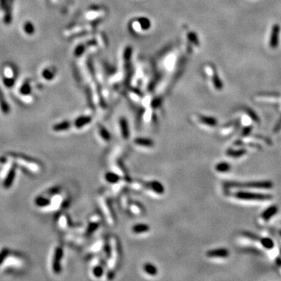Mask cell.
Returning a JSON list of instances; mask_svg holds the SVG:
<instances>
[{
  "label": "cell",
  "mask_w": 281,
  "mask_h": 281,
  "mask_svg": "<svg viewBox=\"0 0 281 281\" xmlns=\"http://www.w3.org/2000/svg\"><path fill=\"white\" fill-rule=\"evenodd\" d=\"M279 33H280V26L278 24H275L272 28L270 39H269V46L272 49H276L279 46Z\"/></svg>",
  "instance_id": "277c9868"
},
{
  "label": "cell",
  "mask_w": 281,
  "mask_h": 281,
  "mask_svg": "<svg viewBox=\"0 0 281 281\" xmlns=\"http://www.w3.org/2000/svg\"><path fill=\"white\" fill-rule=\"evenodd\" d=\"M205 255L209 258H226L230 255V251L227 248H220L216 249H210L206 251Z\"/></svg>",
  "instance_id": "3957f363"
},
{
  "label": "cell",
  "mask_w": 281,
  "mask_h": 281,
  "mask_svg": "<svg viewBox=\"0 0 281 281\" xmlns=\"http://www.w3.org/2000/svg\"><path fill=\"white\" fill-rule=\"evenodd\" d=\"M63 250L62 248H56V252H55L54 258H53V269L56 273H59L61 271V265H60V261L63 257Z\"/></svg>",
  "instance_id": "8992f818"
},
{
  "label": "cell",
  "mask_w": 281,
  "mask_h": 281,
  "mask_svg": "<svg viewBox=\"0 0 281 281\" xmlns=\"http://www.w3.org/2000/svg\"><path fill=\"white\" fill-rule=\"evenodd\" d=\"M277 210L278 209L276 206H272V207H270V208L268 209H266L264 212V213L262 215V218L264 220H265V221H267V220H269L272 216L276 215V213H277Z\"/></svg>",
  "instance_id": "2e32d148"
},
{
  "label": "cell",
  "mask_w": 281,
  "mask_h": 281,
  "mask_svg": "<svg viewBox=\"0 0 281 281\" xmlns=\"http://www.w3.org/2000/svg\"><path fill=\"white\" fill-rule=\"evenodd\" d=\"M92 273L93 276H95L96 278H101L102 276L103 273H104L103 268L102 267L101 265H96V266L93 268Z\"/></svg>",
  "instance_id": "ffe728a7"
},
{
  "label": "cell",
  "mask_w": 281,
  "mask_h": 281,
  "mask_svg": "<svg viewBox=\"0 0 281 281\" xmlns=\"http://www.w3.org/2000/svg\"><path fill=\"white\" fill-rule=\"evenodd\" d=\"M14 177H15V169L12 168V169L9 172L7 176L6 177L5 180H4L3 185L4 187H5V188H9V187L12 185V183H13Z\"/></svg>",
  "instance_id": "9a60e30c"
},
{
  "label": "cell",
  "mask_w": 281,
  "mask_h": 281,
  "mask_svg": "<svg viewBox=\"0 0 281 281\" xmlns=\"http://www.w3.org/2000/svg\"><path fill=\"white\" fill-rule=\"evenodd\" d=\"M262 244L265 247V248H270L273 246V242L272 241V240L269 239V238H264L262 240Z\"/></svg>",
  "instance_id": "603a6c76"
},
{
  "label": "cell",
  "mask_w": 281,
  "mask_h": 281,
  "mask_svg": "<svg viewBox=\"0 0 281 281\" xmlns=\"http://www.w3.org/2000/svg\"><path fill=\"white\" fill-rule=\"evenodd\" d=\"M213 84H214V86H215L216 89L222 90V88H223V83H222L220 78L216 75V74H215L214 77H213Z\"/></svg>",
  "instance_id": "44dd1931"
},
{
  "label": "cell",
  "mask_w": 281,
  "mask_h": 281,
  "mask_svg": "<svg viewBox=\"0 0 281 281\" xmlns=\"http://www.w3.org/2000/svg\"><path fill=\"white\" fill-rule=\"evenodd\" d=\"M105 181L108 182L109 183H116L120 181V176L116 173H113V172H107L104 175Z\"/></svg>",
  "instance_id": "4fadbf2b"
},
{
  "label": "cell",
  "mask_w": 281,
  "mask_h": 281,
  "mask_svg": "<svg viewBox=\"0 0 281 281\" xmlns=\"http://www.w3.org/2000/svg\"><path fill=\"white\" fill-rule=\"evenodd\" d=\"M231 165L229 164V163H227V162H219V163H217L215 166L216 171L221 173H227V172H229L231 170Z\"/></svg>",
  "instance_id": "5bb4252c"
},
{
  "label": "cell",
  "mask_w": 281,
  "mask_h": 281,
  "mask_svg": "<svg viewBox=\"0 0 281 281\" xmlns=\"http://www.w3.org/2000/svg\"><path fill=\"white\" fill-rule=\"evenodd\" d=\"M144 272L149 276H155L158 274V269L156 265L151 262H146L143 265Z\"/></svg>",
  "instance_id": "30bf717a"
},
{
  "label": "cell",
  "mask_w": 281,
  "mask_h": 281,
  "mask_svg": "<svg viewBox=\"0 0 281 281\" xmlns=\"http://www.w3.org/2000/svg\"><path fill=\"white\" fill-rule=\"evenodd\" d=\"M135 145L144 148H153L155 146V142L151 138H136L134 140Z\"/></svg>",
  "instance_id": "52a82bcc"
},
{
  "label": "cell",
  "mask_w": 281,
  "mask_h": 281,
  "mask_svg": "<svg viewBox=\"0 0 281 281\" xmlns=\"http://www.w3.org/2000/svg\"><path fill=\"white\" fill-rule=\"evenodd\" d=\"M5 256H6V251H2V253H1V255H0V263H1V262H2V259H3Z\"/></svg>",
  "instance_id": "d4e9b609"
},
{
  "label": "cell",
  "mask_w": 281,
  "mask_h": 281,
  "mask_svg": "<svg viewBox=\"0 0 281 281\" xmlns=\"http://www.w3.org/2000/svg\"><path fill=\"white\" fill-rule=\"evenodd\" d=\"M198 120L209 127H216L218 124V121L216 118L212 116H199Z\"/></svg>",
  "instance_id": "8fae6325"
},
{
  "label": "cell",
  "mask_w": 281,
  "mask_h": 281,
  "mask_svg": "<svg viewBox=\"0 0 281 281\" xmlns=\"http://www.w3.org/2000/svg\"><path fill=\"white\" fill-rule=\"evenodd\" d=\"M248 115H249L250 116H251V118H252V120H255V121H258V116H257L256 114H255V113H254L251 109H248Z\"/></svg>",
  "instance_id": "cb8c5ba5"
},
{
  "label": "cell",
  "mask_w": 281,
  "mask_h": 281,
  "mask_svg": "<svg viewBox=\"0 0 281 281\" xmlns=\"http://www.w3.org/2000/svg\"><path fill=\"white\" fill-rule=\"evenodd\" d=\"M70 123L68 121H63V122L60 123V124H56L54 126V131H66L68 128H70Z\"/></svg>",
  "instance_id": "ac0fdd59"
},
{
  "label": "cell",
  "mask_w": 281,
  "mask_h": 281,
  "mask_svg": "<svg viewBox=\"0 0 281 281\" xmlns=\"http://www.w3.org/2000/svg\"><path fill=\"white\" fill-rule=\"evenodd\" d=\"M120 128L121 135L124 140H128L130 137V129L128 120L124 117L120 119Z\"/></svg>",
  "instance_id": "ba28073f"
},
{
  "label": "cell",
  "mask_w": 281,
  "mask_h": 281,
  "mask_svg": "<svg viewBox=\"0 0 281 281\" xmlns=\"http://www.w3.org/2000/svg\"><path fill=\"white\" fill-rule=\"evenodd\" d=\"M35 203H36L37 205H39V207H45V206H47L49 204V201L42 197H39L38 198H36Z\"/></svg>",
  "instance_id": "7402d4cb"
},
{
  "label": "cell",
  "mask_w": 281,
  "mask_h": 281,
  "mask_svg": "<svg viewBox=\"0 0 281 281\" xmlns=\"http://www.w3.org/2000/svg\"><path fill=\"white\" fill-rule=\"evenodd\" d=\"M91 122V117L87 116H80L79 117V118H77V119L76 120L75 122H74V127H76L77 129H80V128H84V126L89 124Z\"/></svg>",
  "instance_id": "7c38bea8"
},
{
  "label": "cell",
  "mask_w": 281,
  "mask_h": 281,
  "mask_svg": "<svg viewBox=\"0 0 281 281\" xmlns=\"http://www.w3.org/2000/svg\"><path fill=\"white\" fill-rule=\"evenodd\" d=\"M236 198L245 201H268L272 198L269 194H262L259 193H252L247 191H238L233 194Z\"/></svg>",
  "instance_id": "6da1fadb"
},
{
  "label": "cell",
  "mask_w": 281,
  "mask_h": 281,
  "mask_svg": "<svg viewBox=\"0 0 281 281\" xmlns=\"http://www.w3.org/2000/svg\"><path fill=\"white\" fill-rule=\"evenodd\" d=\"M150 229V227L146 224H137L133 226L131 231L135 234H142L148 233Z\"/></svg>",
  "instance_id": "9c48e42d"
},
{
  "label": "cell",
  "mask_w": 281,
  "mask_h": 281,
  "mask_svg": "<svg viewBox=\"0 0 281 281\" xmlns=\"http://www.w3.org/2000/svg\"><path fill=\"white\" fill-rule=\"evenodd\" d=\"M246 152V151L244 149H241V150H233V149H228L227 152V154L230 157H233V158H238L241 156L242 155Z\"/></svg>",
  "instance_id": "d6986e66"
},
{
  "label": "cell",
  "mask_w": 281,
  "mask_h": 281,
  "mask_svg": "<svg viewBox=\"0 0 281 281\" xmlns=\"http://www.w3.org/2000/svg\"><path fill=\"white\" fill-rule=\"evenodd\" d=\"M98 132H99V135L100 136H101V138H102L105 142H109L110 140H111V135L109 134L108 130H107L106 128H104V127L100 126Z\"/></svg>",
  "instance_id": "e0dca14e"
},
{
  "label": "cell",
  "mask_w": 281,
  "mask_h": 281,
  "mask_svg": "<svg viewBox=\"0 0 281 281\" xmlns=\"http://www.w3.org/2000/svg\"><path fill=\"white\" fill-rule=\"evenodd\" d=\"M229 187H238V188H259V189H269L272 187V183L269 181H257L250 182V183H229Z\"/></svg>",
  "instance_id": "7a4b0ae2"
},
{
  "label": "cell",
  "mask_w": 281,
  "mask_h": 281,
  "mask_svg": "<svg viewBox=\"0 0 281 281\" xmlns=\"http://www.w3.org/2000/svg\"><path fill=\"white\" fill-rule=\"evenodd\" d=\"M145 187L157 194H163L165 192L164 186L159 180H151L145 183Z\"/></svg>",
  "instance_id": "5b68a950"
}]
</instances>
